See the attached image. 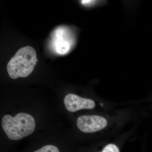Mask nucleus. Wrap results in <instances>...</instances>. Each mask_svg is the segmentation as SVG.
Here are the masks:
<instances>
[{
    "label": "nucleus",
    "instance_id": "nucleus-3",
    "mask_svg": "<svg viewBox=\"0 0 152 152\" xmlns=\"http://www.w3.org/2000/svg\"><path fill=\"white\" fill-rule=\"evenodd\" d=\"M107 125V121L104 117L96 115H83L77 120V126L83 132H95L103 129Z\"/></svg>",
    "mask_w": 152,
    "mask_h": 152
},
{
    "label": "nucleus",
    "instance_id": "nucleus-1",
    "mask_svg": "<svg viewBox=\"0 0 152 152\" xmlns=\"http://www.w3.org/2000/svg\"><path fill=\"white\" fill-rule=\"evenodd\" d=\"M2 127L9 139L18 140L32 134L36 127L34 119L29 114L19 113L14 117L6 115L2 119Z\"/></svg>",
    "mask_w": 152,
    "mask_h": 152
},
{
    "label": "nucleus",
    "instance_id": "nucleus-4",
    "mask_svg": "<svg viewBox=\"0 0 152 152\" xmlns=\"http://www.w3.org/2000/svg\"><path fill=\"white\" fill-rule=\"evenodd\" d=\"M64 104L69 112L73 113L82 109H92L95 107L93 100L82 98L75 94H68L64 99Z\"/></svg>",
    "mask_w": 152,
    "mask_h": 152
},
{
    "label": "nucleus",
    "instance_id": "nucleus-6",
    "mask_svg": "<svg viewBox=\"0 0 152 152\" xmlns=\"http://www.w3.org/2000/svg\"><path fill=\"white\" fill-rule=\"evenodd\" d=\"M101 152H120L118 148L113 144L107 145Z\"/></svg>",
    "mask_w": 152,
    "mask_h": 152
},
{
    "label": "nucleus",
    "instance_id": "nucleus-2",
    "mask_svg": "<svg viewBox=\"0 0 152 152\" xmlns=\"http://www.w3.org/2000/svg\"><path fill=\"white\" fill-rule=\"evenodd\" d=\"M38 60L35 49L27 46L19 49L9 61L7 70L10 77H26L32 72Z\"/></svg>",
    "mask_w": 152,
    "mask_h": 152
},
{
    "label": "nucleus",
    "instance_id": "nucleus-5",
    "mask_svg": "<svg viewBox=\"0 0 152 152\" xmlns=\"http://www.w3.org/2000/svg\"><path fill=\"white\" fill-rule=\"evenodd\" d=\"M34 152H59L58 149L53 145H47Z\"/></svg>",
    "mask_w": 152,
    "mask_h": 152
}]
</instances>
